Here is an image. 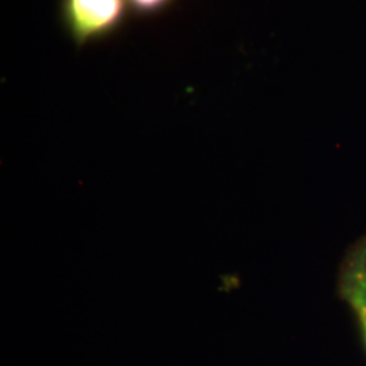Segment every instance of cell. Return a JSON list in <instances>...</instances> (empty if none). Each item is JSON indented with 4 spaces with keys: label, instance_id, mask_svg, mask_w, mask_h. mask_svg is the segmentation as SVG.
I'll use <instances>...</instances> for the list:
<instances>
[{
    "label": "cell",
    "instance_id": "1",
    "mask_svg": "<svg viewBox=\"0 0 366 366\" xmlns=\"http://www.w3.org/2000/svg\"><path fill=\"white\" fill-rule=\"evenodd\" d=\"M338 292L353 311L366 349V235L349 249L340 264Z\"/></svg>",
    "mask_w": 366,
    "mask_h": 366
},
{
    "label": "cell",
    "instance_id": "2",
    "mask_svg": "<svg viewBox=\"0 0 366 366\" xmlns=\"http://www.w3.org/2000/svg\"><path fill=\"white\" fill-rule=\"evenodd\" d=\"M124 11V0H66L71 27L86 39L113 26Z\"/></svg>",
    "mask_w": 366,
    "mask_h": 366
},
{
    "label": "cell",
    "instance_id": "3",
    "mask_svg": "<svg viewBox=\"0 0 366 366\" xmlns=\"http://www.w3.org/2000/svg\"><path fill=\"white\" fill-rule=\"evenodd\" d=\"M166 0H132V3L140 10H152L163 4Z\"/></svg>",
    "mask_w": 366,
    "mask_h": 366
}]
</instances>
